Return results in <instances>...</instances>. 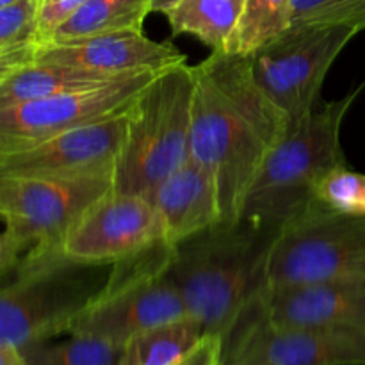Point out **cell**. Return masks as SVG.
<instances>
[{
    "label": "cell",
    "mask_w": 365,
    "mask_h": 365,
    "mask_svg": "<svg viewBox=\"0 0 365 365\" xmlns=\"http://www.w3.org/2000/svg\"><path fill=\"white\" fill-rule=\"evenodd\" d=\"M278 228L220 223L173 246L168 278L205 335L227 339L264 287V266Z\"/></svg>",
    "instance_id": "cell-2"
},
{
    "label": "cell",
    "mask_w": 365,
    "mask_h": 365,
    "mask_svg": "<svg viewBox=\"0 0 365 365\" xmlns=\"http://www.w3.org/2000/svg\"><path fill=\"white\" fill-rule=\"evenodd\" d=\"M27 365H118L121 348L88 335H70L57 344H32L21 349Z\"/></svg>",
    "instance_id": "cell-23"
},
{
    "label": "cell",
    "mask_w": 365,
    "mask_h": 365,
    "mask_svg": "<svg viewBox=\"0 0 365 365\" xmlns=\"http://www.w3.org/2000/svg\"><path fill=\"white\" fill-rule=\"evenodd\" d=\"M16 365H27V362H25V359H24V362H20V364H16Z\"/></svg>",
    "instance_id": "cell-30"
},
{
    "label": "cell",
    "mask_w": 365,
    "mask_h": 365,
    "mask_svg": "<svg viewBox=\"0 0 365 365\" xmlns=\"http://www.w3.org/2000/svg\"><path fill=\"white\" fill-rule=\"evenodd\" d=\"M223 365H365V330L273 327L248 305L225 339Z\"/></svg>",
    "instance_id": "cell-10"
},
{
    "label": "cell",
    "mask_w": 365,
    "mask_h": 365,
    "mask_svg": "<svg viewBox=\"0 0 365 365\" xmlns=\"http://www.w3.org/2000/svg\"><path fill=\"white\" fill-rule=\"evenodd\" d=\"M178 2H182V0H150V6H152V13L166 14Z\"/></svg>",
    "instance_id": "cell-28"
},
{
    "label": "cell",
    "mask_w": 365,
    "mask_h": 365,
    "mask_svg": "<svg viewBox=\"0 0 365 365\" xmlns=\"http://www.w3.org/2000/svg\"><path fill=\"white\" fill-rule=\"evenodd\" d=\"M127 110L0 153V177H70L114 168L127 132Z\"/></svg>",
    "instance_id": "cell-13"
},
{
    "label": "cell",
    "mask_w": 365,
    "mask_h": 365,
    "mask_svg": "<svg viewBox=\"0 0 365 365\" xmlns=\"http://www.w3.org/2000/svg\"><path fill=\"white\" fill-rule=\"evenodd\" d=\"M160 241L164 225L152 202L114 191L73 225L61 242V253L73 262L113 266Z\"/></svg>",
    "instance_id": "cell-12"
},
{
    "label": "cell",
    "mask_w": 365,
    "mask_h": 365,
    "mask_svg": "<svg viewBox=\"0 0 365 365\" xmlns=\"http://www.w3.org/2000/svg\"><path fill=\"white\" fill-rule=\"evenodd\" d=\"M314 202L349 216H365V173L339 166L316 184Z\"/></svg>",
    "instance_id": "cell-25"
},
{
    "label": "cell",
    "mask_w": 365,
    "mask_h": 365,
    "mask_svg": "<svg viewBox=\"0 0 365 365\" xmlns=\"http://www.w3.org/2000/svg\"><path fill=\"white\" fill-rule=\"evenodd\" d=\"M150 13V0H88L46 43L73 41L118 31H143Z\"/></svg>",
    "instance_id": "cell-20"
},
{
    "label": "cell",
    "mask_w": 365,
    "mask_h": 365,
    "mask_svg": "<svg viewBox=\"0 0 365 365\" xmlns=\"http://www.w3.org/2000/svg\"><path fill=\"white\" fill-rule=\"evenodd\" d=\"M171 253L173 246L160 241L113 264L106 285L75 317L68 335L103 339L123 348L150 328L189 316L166 273Z\"/></svg>",
    "instance_id": "cell-7"
},
{
    "label": "cell",
    "mask_w": 365,
    "mask_h": 365,
    "mask_svg": "<svg viewBox=\"0 0 365 365\" xmlns=\"http://www.w3.org/2000/svg\"><path fill=\"white\" fill-rule=\"evenodd\" d=\"M225 339L205 335L203 341L177 365H223Z\"/></svg>",
    "instance_id": "cell-27"
},
{
    "label": "cell",
    "mask_w": 365,
    "mask_h": 365,
    "mask_svg": "<svg viewBox=\"0 0 365 365\" xmlns=\"http://www.w3.org/2000/svg\"><path fill=\"white\" fill-rule=\"evenodd\" d=\"M36 61L121 77L139 71L168 70L187 63V57L170 41L157 43L143 31H118L73 41L45 43L39 46Z\"/></svg>",
    "instance_id": "cell-15"
},
{
    "label": "cell",
    "mask_w": 365,
    "mask_h": 365,
    "mask_svg": "<svg viewBox=\"0 0 365 365\" xmlns=\"http://www.w3.org/2000/svg\"><path fill=\"white\" fill-rule=\"evenodd\" d=\"M159 71H139L34 102L0 107V153L125 113Z\"/></svg>",
    "instance_id": "cell-11"
},
{
    "label": "cell",
    "mask_w": 365,
    "mask_h": 365,
    "mask_svg": "<svg viewBox=\"0 0 365 365\" xmlns=\"http://www.w3.org/2000/svg\"><path fill=\"white\" fill-rule=\"evenodd\" d=\"M38 50V0L0 7V75L34 63Z\"/></svg>",
    "instance_id": "cell-22"
},
{
    "label": "cell",
    "mask_w": 365,
    "mask_h": 365,
    "mask_svg": "<svg viewBox=\"0 0 365 365\" xmlns=\"http://www.w3.org/2000/svg\"><path fill=\"white\" fill-rule=\"evenodd\" d=\"M195 81L191 159L216 182L221 223H237L291 121L257 84L248 56L212 52L195 66Z\"/></svg>",
    "instance_id": "cell-1"
},
{
    "label": "cell",
    "mask_w": 365,
    "mask_h": 365,
    "mask_svg": "<svg viewBox=\"0 0 365 365\" xmlns=\"http://www.w3.org/2000/svg\"><path fill=\"white\" fill-rule=\"evenodd\" d=\"M88 0H38V36L39 45L70 20Z\"/></svg>",
    "instance_id": "cell-26"
},
{
    "label": "cell",
    "mask_w": 365,
    "mask_h": 365,
    "mask_svg": "<svg viewBox=\"0 0 365 365\" xmlns=\"http://www.w3.org/2000/svg\"><path fill=\"white\" fill-rule=\"evenodd\" d=\"M114 192V168L70 177H0L2 277L21 260L61 250L73 225Z\"/></svg>",
    "instance_id": "cell-6"
},
{
    "label": "cell",
    "mask_w": 365,
    "mask_h": 365,
    "mask_svg": "<svg viewBox=\"0 0 365 365\" xmlns=\"http://www.w3.org/2000/svg\"><path fill=\"white\" fill-rule=\"evenodd\" d=\"M24 0H0V7H7V6H14V4H20Z\"/></svg>",
    "instance_id": "cell-29"
},
{
    "label": "cell",
    "mask_w": 365,
    "mask_h": 365,
    "mask_svg": "<svg viewBox=\"0 0 365 365\" xmlns=\"http://www.w3.org/2000/svg\"><path fill=\"white\" fill-rule=\"evenodd\" d=\"M195 66L159 71L127 110V132L114 166V191L148 196L191 159Z\"/></svg>",
    "instance_id": "cell-4"
},
{
    "label": "cell",
    "mask_w": 365,
    "mask_h": 365,
    "mask_svg": "<svg viewBox=\"0 0 365 365\" xmlns=\"http://www.w3.org/2000/svg\"><path fill=\"white\" fill-rule=\"evenodd\" d=\"M356 34L351 27H289L250 56L257 84L291 127L319 106L331 64Z\"/></svg>",
    "instance_id": "cell-9"
},
{
    "label": "cell",
    "mask_w": 365,
    "mask_h": 365,
    "mask_svg": "<svg viewBox=\"0 0 365 365\" xmlns=\"http://www.w3.org/2000/svg\"><path fill=\"white\" fill-rule=\"evenodd\" d=\"M289 27H351L365 31V0H292Z\"/></svg>",
    "instance_id": "cell-24"
},
{
    "label": "cell",
    "mask_w": 365,
    "mask_h": 365,
    "mask_svg": "<svg viewBox=\"0 0 365 365\" xmlns=\"http://www.w3.org/2000/svg\"><path fill=\"white\" fill-rule=\"evenodd\" d=\"M355 274H365V216L335 212L314 202L274 234L262 289Z\"/></svg>",
    "instance_id": "cell-8"
},
{
    "label": "cell",
    "mask_w": 365,
    "mask_h": 365,
    "mask_svg": "<svg viewBox=\"0 0 365 365\" xmlns=\"http://www.w3.org/2000/svg\"><path fill=\"white\" fill-rule=\"evenodd\" d=\"M292 0H245L237 27L225 52L253 56L291 25Z\"/></svg>",
    "instance_id": "cell-21"
},
{
    "label": "cell",
    "mask_w": 365,
    "mask_h": 365,
    "mask_svg": "<svg viewBox=\"0 0 365 365\" xmlns=\"http://www.w3.org/2000/svg\"><path fill=\"white\" fill-rule=\"evenodd\" d=\"M113 266L64 259L61 250L21 260L0 291V346L25 349L70 331Z\"/></svg>",
    "instance_id": "cell-5"
},
{
    "label": "cell",
    "mask_w": 365,
    "mask_h": 365,
    "mask_svg": "<svg viewBox=\"0 0 365 365\" xmlns=\"http://www.w3.org/2000/svg\"><path fill=\"white\" fill-rule=\"evenodd\" d=\"M205 337L191 316L159 324L135 335L121 348L118 365H177Z\"/></svg>",
    "instance_id": "cell-19"
},
{
    "label": "cell",
    "mask_w": 365,
    "mask_h": 365,
    "mask_svg": "<svg viewBox=\"0 0 365 365\" xmlns=\"http://www.w3.org/2000/svg\"><path fill=\"white\" fill-rule=\"evenodd\" d=\"M242 2L245 0H182L164 16L173 36H195L212 52H225L237 27Z\"/></svg>",
    "instance_id": "cell-18"
},
{
    "label": "cell",
    "mask_w": 365,
    "mask_h": 365,
    "mask_svg": "<svg viewBox=\"0 0 365 365\" xmlns=\"http://www.w3.org/2000/svg\"><path fill=\"white\" fill-rule=\"evenodd\" d=\"M146 198L160 214L164 241L170 246H178L221 223L216 182L192 159L164 178Z\"/></svg>",
    "instance_id": "cell-16"
},
{
    "label": "cell",
    "mask_w": 365,
    "mask_h": 365,
    "mask_svg": "<svg viewBox=\"0 0 365 365\" xmlns=\"http://www.w3.org/2000/svg\"><path fill=\"white\" fill-rule=\"evenodd\" d=\"M125 77V75H121ZM114 75L53 63H34L0 75V107L50 98L113 81Z\"/></svg>",
    "instance_id": "cell-17"
},
{
    "label": "cell",
    "mask_w": 365,
    "mask_h": 365,
    "mask_svg": "<svg viewBox=\"0 0 365 365\" xmlns=\"http://www.w3.org/2000/svg\"><path fill=\"white\" fill-rule=\"evenodd\" d=\"M364 88L365 82L342 98L319 103L289 128L253 182L241 220L280 228L312 205L317 182L348 164L341 143L342 123Z\"/></svg>",
    "instance_id": "cell-3"
},
{
    "label": "cell",
    "mask_w": 365,
    "mask_h": 365,
    "mask_svg": "<svg viewBox=\"0 0 365 365\" xmlns=\"http://www.w3.org/2000/svg\"><path fill=\"white\" fill-rule=\"evenodd\" d=\"M250 307L273 327L365 330V274L267 287Z\"/></svg>",
    "instance_id": "cell-14"
}]
</instances>
